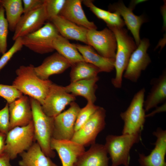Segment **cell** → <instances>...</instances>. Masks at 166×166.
<instances>
[{"mask_svg": "<svg viewBox=\"0 0 166 166\" xmlns=\"http://www.w3.org/2000/svg\"><path fill=\"white\" fill-rule=\"evenodd\" d=\"M32 114L34 139L47 156H55V152L51 148L54 117H49L43 112L41 105L36 99L30 97Z\"/></svg>", "mask_w": 166, "mask_h": 166, "instance_id": "obj_3", "label": "cell"}, {"mask_svg": "<svg viewBox=\"0 0 166 166\" xmlns=\"http://www.w3.org/2000/svg\"><path fill=\"white\" fill-rule=\"evenodd\" d=\"M66 0H43L48 20L59 15Z\"/></svg>", "mask_w": 166, "mask_h": 166, "instance_id": "obj_31", "label": "cell"}, {"mask_svg": "<svg viewBox=\"0 0 166 166\" xmlns=\"http://www.w3.org/2000/svg\"><path fill=\"white\" fill-rule=\"evenodd\" d=\"M82 0H66L58 15L88 30L97 29L92 22L88 20L82 9Z\"/></svg>", "mask_w": 166, "mask_h": 166, "instance_id": "obj_18", "label": "cell"}, {"mask_svg": "<svg viewBox=\"0 0 166 166\" xmlns=\"http://www.w3.org/2000/svg\"><path fill=\"white\" fill-rule=\"evenodd\" d=\"M9 49L2 54L0 58V71L6 65L14 55L22 49L23 45L22 38L16 39Z\"/></svg>", "mask_w": 166, "mask_h": 166, "instance_id": "obj_33", "label": "cell"}, {"mask_svg": "<svg viewBox=\"0 0 166 166\" xmlns=\"http://www.w3.org/2000/svg\"><path fill=\"white\" fill-rule=\"evenodd\" d=\"M55 26L59 34L68 40L79 41L88 45L86 35L88 29L58 15L49 21Z\"/></svg>", "mask_w": 166, "mask_h": 166, "instance_id": "obj_20", "label": "cell"}, {"mask_svg": "<svg viewBox=\"0 0 166 166\" xmlns=\"http://www.w3.org/2000/svg\"><path fill=\"white\" fill-rule=\"evenodd\" d=\"M23 95L13 85L0 84V97L4 98L9 104Z\"/></svg>", "mask_w": 166, "mask_h": 166, "instance_id": "obj_32", "label": "cell"}, {"mask_svg": "<svg viewBox=\"0 0 166 166\" xmlns=\"http://www.w3.org/2000/svg\"><path fill=\"white\" fill-rule=\"evenodd\" d=\"M53 46L54 50L66 59L72 65L85 61L73 43L60 34L54 39Z\"/></svg>", "mask_w": 166, "mask_h": 166, "instance_id": "obj_26", "label": "cell"}, {"mask_svg": "<svg viewBox=\"0 0 166 166\" xmlns=\"http://www.w3.org/2000/svg\"><path fill=\"white\" fill-rule=\"evenodd\" d=\"M86 39L88 45L92 47L101 56L115 59L117 41L114 33L109 29L105 28L101 30H88Z\"/></svg>", "mask_w": 166, "mask_h": 166, "instance_id": "obj_10", "label": "cell"}, {"mask_svg": "<svg viewBox=\"0 0 166 166\" xmlns=\"http://www.w3.org/2000/svg\"><path fill=\"white\" fill-rule=\"evenodd\" d=\"M80 109L77 104L73 101L68 109L54 117L52 138L71 140L75 133V124Z\"/></svg>", "mask_w": 166, "mask_h": 166, "instance_id": "obj_9", "label": "cell"}, {"mask_svg": "<svg viewBox=\"0 0 166 166\" xmlns=\"http://www.w3.org/2000/svg\"><path fill=\"white\" fill-rule=\"evenodd\" d=\"M33 121L26 126L16 127L6 134L4 152L10 160L28 150L35 141Z\"/></svg>", "mask_w": 166, "mask_h": 166, "instance_id": "obj_6", "label": "cell"}, {"mask_svg": "<svg viewBox=\"0 0 166 166\" xmlns=\"http://www.w3.org/2000/svg\"><path fill=\"white\" fill-rule=\"evenodd\" d=\"M99 106L91 102H87L86 106L81 108L75 125V132L78 130L86 122L95 112Z\"/></svg>", "mask_w": 166, "mask_h": 166, "instance_id": "obj_29", "label": "cell"}, {"mask_svg": "<svg viewBox=\"0 0 166 166\" xmlns=\"http://www.w3.org/2000/svg\"><path fill=\"white\" fill-rule=\"evenodd\" d=\"M152 134L156 138L154 148L148 156L139 154L140 166H166V130L158 128Z\"/></svg>", "mask_w": 166, "mask_h": 166, "instance_id": "obj_15", "label": "cell"}, {"mask_svg": "<svg viewBox=\"0 0 166 166\" xmlns=\"http://www.w3.org/2000/svg\"><path fill=\"white\" fill-rule=\"evenodd\" d=\"M19 155L22 158L18 162L20 166H58L45 154L37 142Z\"/></svg>", "mask_w": 166, "mask_h": 166, "instance_id": "obj_25", "label": "cell"}, {"mask_svg": "<svg viewBox=\"0 0 166 166\" xmlns=\"http://www.w3.org/2000/svg\"><path fill=\"white\" fill-rule=\"evenodd\" d=\"M99 79L97 76L71 82L64 88L68 93H71L75 97H83L86 99L87 102L94 103L97 98L95 92L97 86L96 83Z\"/></svg>", "mask_w": 166, "mask_h": 166, "instance_id": "obj_24", "label": "cell"}, {"mask_svg": "<svg viewBox=\"0 0 166 166\" xmlns=\"http://www.w3.org/2000/svg\"><path fill=\"white\" fill-rule=\"evenodd\" d=\"M108 28L114 33L117 43L114 62L116 75L112 79L111 82L115 88L119 89L121 87L123 74L130 56L137 46L124 28L114 27Z\"/></svg>", "mask_w": 166, "mask_h": 166, "instance_id": "obj_2", "label": "cell"}, {"mask_svg": "<svg viewBox=\"0 0 166 166\" xmlns=\"http://www.w3.org/2000/svg\"><path fill=\"white\" fill-rule=\"evenodd\" d=\"M82 2L89 7L93 13L99 18L105 21L108 17L110 11L105 10L96 6L93 2L90 0H82Z\"/></svg>", "mask_w": 166, "mask_h": 166, "instance_id": "obj_35", "label": "cell"}, {"mask_svg": "<svg viewBox=\"0 0 166 166\" xmlns=\"http://www.w3.org/2000/svg\"><path fill=\"white\" fill-rule=\"evenodd\" d=\"M105 22L108 27H114L122 28L125 25L121 16L118 12L116 11L113 12H110L108 17Z\"/></svg>", "mask_w": 166, "mask_h": 166, "instance_id": "obj_36", "label": "cell"}, {"mask_svg": "<svg viewBox=\"0 0 166 166\" xmlns=\"http://www.w3.org/2000/svg\"><path fill=\"white\" fill-rule=\"evenodd\" d=\"M32 65L20 66L16 70L17 77L12 85L25 95L39 102L41 105L47 95L53 82L42 80L36 75Z\"/></svg>", "mask_w": 166, "mask_h": 166, "instance_id": "obj_1", "label": "cell"}, {"mask_svg": "<svg viewBox=\"0 0 166 166\" xmlns=\"http://www.w3.org/2000/svg\"><path fill=\"white\" fill-rule=\"evenodd\" d=\"M70 77L71 82L97 77L101 72L97 67L85 61L71 65Z\"/></svg>", "mask_w": 166, "mask_h": 166, "instance_id": "obj_28", "label": "cell"}, {"mask_svg": "<svg viewBox=\"0 0 166 166\" xmlns=\"http://www.w3.org/2000/svg\"><path fill=\"white\" fill-rule=\"evenodd\" d=\"M150 45L149 40L146 38L141 40L137 48L131 54L127 67L123 74L124 78L136 82L142 71L144 70L151 62L147 52Z\"/></svg>", "mask_w": 166, "mask_h": 166, "instance_id": "obj_11", "label": "cell"}, {"mask_svg": "<svg viewBox=\"0 0 166 166\" xmlns=\"http://www.w3.org/2000/svg\"><path fill=\"white\" fill-rule=\"evenodd\" d=\"M0 6L3 8L6 12L9 30L14 32L23 14L22 0H0Z\"/></svg>", "mask_w": 166, "mask_h": 166, "instance_id": "obj_27", "label": "cell"}, {"mask_svg": "<svg viewBox=\"0 0 166 166\" xmlns=\"http://www.w3.org/2000/svg\"><path fill=\"white\" fill-rule=\"evenodd\" d=\"M8 105L10 130L16 127L26 126L32 121L30 97L23 95Z\"/></svg>", "mask_w": 166, "mask_h": 166, "instance_id": "obj_14", "label": "cell"}, {"mask_svg": "<svg viewBox=\"0 0 166 166\" xmlns=\"http://www.w3.org/2000/svg\"><path fill=\"white\" fill-rule=\"evenodd\" d=\"M145 92L144 88L139 90L134 95L126 110L120 113L124 123L122 134L140 133L146 118L144 107Z\"/></svg>", "mask_w": 166, "mask_h": 166, "instance_id": "obj_5", "label": "cell"}, {"mask_svg": "<svg viewBox=\"0 0 166 166\" xmlns=\"http://www.w3.org/2000/svg\"><path fill=\"white\" fill-rule=\"evenodd\" d=\"M6 134L0 132V155L4 152Z\"/></svg>", "mask_w": 166, "mask_h": 166, "instance_id": "obj_39", "label": "cell"}, {"mask_svg": "<svg viewBox=\"0 0 166 166\" xmlns=\"http://www.w3.org/2000/svg\"><path fill=\"white\" fill-rule=\"evenodd\" d=\"M104 145L95 143L77 159L73 166H109Z\"/></svg>", "mask_w": 166, "mask_h": 166, "instance_id": "obj_21", "label": "cell"}, {"mask_svg": "<svg viewBox=\"0 0 166 166\" xmlns=\"http://www.w3.org/2000/svg\"><path fill=\"white\" fill-rule=\"evenodd\" d=\"M5 10L0 6V54H3L7 51V37L9 25L5 16Z\"/></svg>", "mask_w": 166, "mask_h": 166, "instance_id": "obj_30", "label": "cell"}, {"mask_svg": "<svg viewBox=\"0 0 166 166\" xmlns=\"http://www.w3.org/2000/svg\"><path fill=\"white\" fill-rule=\"evenodd\" d=\"M50 147L57 152L62 166H73L78 158L85 151L84 146L71 140L52 138Z\"/></svg>", "mask_w": 166, "mask_h": 166, "instance_id": "obj_16", "label": "cell"}, {"mask_svg": "<svg viewBox=\"0 0 166 166\" xmlns=\"http://www.w3.org/2000/svg\"><path fill=\"white\" fill-rule=\"evenodd\" d=\"M10 160L9 156L4 152L0 155V166H12L10 163Z\"/></svg>", "mask_w": 166, "mask_h": 166, "instance_id": "obj_38", "label": "cell"}, {"mask_svg": "<svg viewBox=\"0 0 166 166\" xmlns=\"http://www.w3.org/2000/svg\"><path fill=\"white\" fill-rule=\"evenodd\" d=\"M48 20L43 3L22 16L14 31L12 39L14 41L41 28Z\"/></svg>", "mask_w": 166, "mask_h": 166, "instance_id": "obj_13", "label": "cell"}, {"mask_svg": "<svg viewBox=\"0 0 166 166\" xmlns=\"http://www.w3.org/2000/svg\"><path fill=\"white\" fill-rule=\"evenodd\" d=\"M71 66L70 63L56 52L46 57L41 65L34 67V69L37 76L45 80L53 75L62 73Z\"/></svg>", "mask_w": 166, "mask_h": 166, "instance_id": "obj_19", "label": "cell"}, {"mask_svg": "<svg viewBox=\"0 0 166 166\" xmlns=\"http://www.w3.org/2000/svg\"><path fill=\"white\" fill-rule=\"evenodd\" d=\"M59 34L54 25L48 22L36 31L22 38L23 46L40 54L52 52L54 50L53 41Z\"/></svg>", "mask_w": 166, "mask_h": 166, "instance_id": "obj_7", "label": "cell"}, {"mask_svg": "<svg viewBox=\"0 0 166 166\" xmlns=\"http://www.w3.org/2000/svg\"><path fill=\"white\" fill-rule=\"evenodd\" d=\"M10 130L9 105L0 110V132L6 134Z\"/></svg>", "mask_w": 166, "mask_h": 166, "instance_id": "obj_34", "label": "cell"}, {"mask_svg": "<svg viewBox=\"0 0 166 166\" xmlns=\"http://www.w3.org/2000/svg\"><path fill=\"white\" fill-rule=\"evenodd\" d=\"M22 2L24 14L42 4L43 0H23Z\"/></svg>", "mask_w": 166, "mask_h": 166, "instance_id": "obj_37", "label": "cell"}, {"mask_svg": "<svg viewBox=\"0 0 166 166\" xmlns=\"http://www.w3.org/2000/svg\"><path fill=\"white\" fill-rule=\"evenodd\" d=\"M75 99L76 97L67 92L64 87L53 83L47 95L41 105V107L46 115L54 117Z\"/></svg>", "mask_w": 166, "mask_h": 166, "instance_id": "obj_12", "label": "cell"}, {"mask_svg": "<svg viewBox=\"0 0 166 166\" xmlns=\"http://www.w3.org/2000/svg\"><path fill=\"white\" fill-rule=\"evenodd\" d=\"M106 111L99 106L86 122L76 131L71 140L84 146L95 143L97 137L105 128Z\"/></svg>", "mask_w": 166, "mask_h": 166, "instance_id": "obj_8", "label": "cell"}, {"mask_svg": "<svg viewBox=\"0 0 166 166\" xmlns=\"http://www.w3.org/2000/svg\"><path fill=\"white\" fill-rule=\"evenodd\" d=\"M142 1H133L131 6L126 7L122 2H118L111 6V9L118 12L124 19L125 25L132 34L137 46L141 39L140 36V30L141 25L145 22L143 15L137 16L133 12L134 7L138 2Z\"/></svg>", "mask_w": 166, "mask_h": 166, "instance_id": "obj_17", "label": "cell"}, {"mask_svg": "<svg viewBox=\"0 0 166 166\" xmlns=\"http://www.w3.org/2000/svg\"><path fill=\"white\" fill-rule=\"evenodd\" d=\"M166 102H164L163 105L159 107H156V109L151 113L148 114L146 115V117H148L152 116L155 114L158 113L166 111Z\"/></svg>", "mask_w": 166, "mask_h": 166, "instance_id": "obj_40", "label": "cell"}, {"mask_svg": "<svg viewBox=\"0 0 166 166\" xmlns=\"http://www.w3.org/2000/svg\"><path fill=\"white\" fill-rule=\"evenodd\" d=\"M73 44L85 61L96 66L101 72L109 73L114 69L115 59L108 58L101 56L89 45Z\"/></svg>", "mask_w": 166, "mask_h": 166, "instance_id": "obj_23", "label": "cell"}, {"mask_svg": "<svg viewBox=\"0 0 166 166\" xmlns=\"http://www.w3.org/2000/svg\"><path fill=\"white\" fill-rule=\"evenodd\" d=\"M152 87L145 100L144 107L145 112L156 108L166 100V72L164 70L158 77L152 79Z\"/></svg>", "mask_w": 166, "mask_h": 166, "instance_id": "obj_22", "label": "cell"}, {"mask_svg": "<svg viewBox=\"0 0 166 166\" xmlns=\"http://www.w3.org/2000/svg\"><path fill=\"white\" fill-rule=\"evenodd\" d=\"M140 139V133L107 135L104 145L111 160V166H129L130 150Z\"/></svg>", "mask_w": 166, "mask_h": 166, "instance_id": "obj_4", "label": "cell"}]
</instances>
